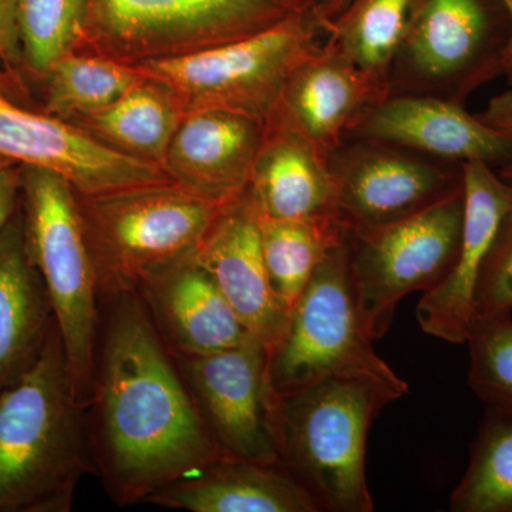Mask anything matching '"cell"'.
<instances>
[{"instance_id":"1","label":"cell","mask_w":512,"mask_h":512,"mask_svg":"<svg viewBox=\"0 0 512 512\" xmlns=\"http://www.w3.org/2000/svg\"><path fill=\"white\" fill-rule=\"evenodd\" d=\"M94 377V446L121 505L225 458L136 293H117Z\"/></svg>"},{"instance_id":"2","label":"cell","mask_w":512,"mask_h":512,"mask_svg":"<svg viewBox=\"0 0 512 512\" xmlns=\"http://www.w3.org/2000/svg\"><path fill=\"white\" fill-rule=\"evenodd\" d=\"M82 407L56 320L36 362L0 393V512H67L90 470Z\"/></svg>"},{"instance_id":"3","label":"cell","mask_w":512,"mask_h":512,"mask_svg":"<svg viewBox=\"0 0 512 512\" xmlns=\"http://www.w3.org/2000/svg\"><path fill=\"white\" fill-rule=\"evenodd\" d=\"M409 384L370 376H330L272 393L271 421L279 463L320 511L375 510L366 480V443L384 407Z\"/></svg>"},{"instance_id":"4","label":"cell","mask_w":512,"mask_h":512,"mask_svg":"<svg viewBox=\"0 0 512 512\" xmlns=\"http://www.w3.org/2000/svg\"><path fill=\"white\" fill-rule=\"evenodd\" d=\"M26 247L45 282L74 394L92 406L99 274L74 188L62 175L22 165Z\"/></svg>"},{"instance_id":"5","label":"cell","mask_w":512,"mask_h":512,"mask_svg":"<svg viewBox=\"0 0 512 512\" xmlns=\"http://www.w3.org/2000/svg\"><path fill=\"white\" fill-rule=\"evenodd\" d=\"M229 204L175 181L87 198L82 214L100 291L136 293L191 259Z\"/></svg>"},{"instance_id":"6","label":"cell","mask_w":512,"mask_h":512,"mask_svg":"<svg viewBox=\"0 0 512 512\" xmlns=\"http://www.w3.org/2000/svg\"><path fill=\"white\" fill-rule=\"evenodd\" d=\"M328 30L313 10L222 45L148 59L137 73L163 83L195 110H227L268 124L292 73L318 52Z\"/></svg>"},{"instance_id":"7","label":"cell","mask_w":512,"mask_h":512,"mask_svg":"<svg viewBox=\"0 0 512 512\" xmlns=\"http://www.w3.org/2000/svg\"><path fill=\"white\" fill-rule=\"evenodd\" d=\"M367 332L349 261V229L330 248L268 350L271 393L284 394L330 376H370L404 384L377 355Z\"/></svg>"},{"instance_id":"8","label":"cell","mask_w":512,"mask_h":512,"mask_svg":"<svg viewBox=\"0 0 512 512\" xmlns=\"http://www.w3.org/2000/svg\"><path fill=\"white\" fill-rule=\"evenodd\" d=\"M464 218V187L382 227L349 229V261L360 315L370 338L386 335L409 293L431 291L453 268Z\"/></svg>"},{"instance_id":"9","label":"cell","mask_w":512,"mask_h":512,"mask_svg":"<svg viewBox=\"0 0 512 512\" xmlns=\"http://www.w3.org/2000/svg\"><path fill=\"white\" fill-rule=\"evenodd\" d=\"M491 0H417L394 57L390 94H421L461 103L494 72L505 42Z\"/></svg>"},{"instance_id":"10","label":"cell","mask_w":512,"mask_h":512,"mask_svg":"<svg viewBox=\"0 0 512 512\" xmlns=\"http://www.w3.org/2000/svg\"><path fill=\"white\" fill-rule=\"evenodd\" d=\"M86 29L123 52L205 49L254 35L293 13L305 0H86Z\"/></svg>"},{"instance_id":"11","label":"cell","mask_w":512,"mask_h":512,"mask_svg":"<svg viewBox=\"0 0 512 512\" xmlns=\"http://www.w3.org/2000/svg\"><path fill=\"white\" fill-rule=\"evenodd\" d=\"M328 161L335 217L350 231L403 220L463 188L461 165L375 141H345Z\"/></svg>"},{"instance_id":"12","label":"cell","mask_w":512,"mask_h":512,"mask_svg":"<svg viewBox=\"0 0 512 512\" xmlns=\"http://www.w3.org/2000/svg\"><path fill=\"white\" fill-rule=\"evenodd\" d=\"M0 157L62 175L86 198L174 183L154 161L116 150L59 117L20 106L0 83Z\"/></svg>"},{"instance_id":"13","label":"cell","mask_w":512,"mask_h":512,"mask_svg":"<svg viewBox=\"0 0 512 512\" xmlns=\"http://www.w3.org/2000/svg\"><path fill=\"white\" fill-rule=\"evenodd\" d=\"M178 359L183 363L185 383L222 456L279 463L264 342L248 333L232 348Z\"/></svg>"},{"instance_id":"14","label":"cell","mask_w":512,"mask_h":512,"mask_svg":"<svg viewBox=\"0 0 512 512\" xmlns=\"http://www.w3.org/2000/svg\"><path fill=\"white\" fill-rule=\"evenodd\" d=\"M464 218L460 247L446 278L417 305L421 330L448 343H466L476 318V289L485 261L512 212V187L485 163L461 165Z\"/></svg>"},{"instance_id":"15","label":"cell","mask_w":512,"mask_h":512,"mask_svg":"<svg viewBox=\"0 0 512 512\" xmlns=\"http://www.w3.org/2000/svg\"><path fill=\"white\" fill-rule=\"evenodd\" d=\"M348 140L375 141L447 164L493 167L512 160L510 141L461 103L421 94H389L372 104Z\"/></svg>"},{"instance_id":"16","label":"cell","mask_w":512,"mask_h":512,"mask_svg":"<svg viewBox=\"0 0 512 512\" xmlns=\"http://www.w3.org/2000/svg\"><path fill=\"white\" fill-rule=\"evenodd\" d=\"M194 259L214 279L245 329L271 349L288 311L269 285L258 214L248 190L221 212Z\"/></svg>"},{"instance_id":"17","label":"cell","mask_w":512,"mask_h":512,"mask_svg":"<svg viewBox=\"0 0 512 512\" xmlns=\"http://www.w3.org/2000/svg\"><path fill=\"white\" fill-rule=\"evenodd\" d=\"M268 124L227 110H195L178 124L165 160L174 181L222 202L248 190Z\"/></svg>"},{"instance_id":"18","label":"cell","mask_w":512,"mask_h":512,"mask_svg":"<svg viewBox=\"0 0 512 512\" xmlns=\"http://www.w3.org/2000/svg\"><path fill=\"white\" fill-rule=\"evenodd\" d=\"M382 99L326 39L325 45L292 73L272 119L295 128L329 160L348 140L362 114Z\"/></svg>"},{"instance_id":"19","label":"cell","mask_w":512,"mask_h":512,"mask_svg":"<svg viewBox=\"0 0 512 512\" xmlns=\"http://www.w3.org/2000/svg\"><path fill=\"white\" fill-rule=\"evenodd\" d=\"M138 293L178 356L221 352L249 333L194 256L148 279Z\"/></svg>"},{"instance_id":"20","label":"cell","mask_w":512,"mask_h":512,"mask_svg":"<svg viewBox=\"0 0 512 512\" xmlns=\"http://www.w3.org/2000/svg\"><path fill=\"white\" fill-rule=\"evenodd\" d=\"M248 194L258 215L272 220L335 217L328 158L299 131L276 119L266 127Z\"/></svg>"},{"instance_id":"21","label":"cell","mask_w":512,"mask_h":512,"mask_svg":"<svg viewBox=\"0 0 512 512\" xmlns=\"http://www.w3.org/2000/svg\"><path fill=\"white\" fill-rule=\"evenodd\" d=\"M146 503L190 512H319L282 464L222 458Z\"/></svg>"},{"instance_id":"22","label":"cell","mask_w":512,"mask_h":512,"mask_svg":"<svg viewBox=\"0 0 512 512\" xmlns=\"http://www.w3.org/2000/svg\"><path fill=\"white\" fill-rule=\"evenodd\" d=\"M53 323L49 293L30 259L18 210L0 234V393L36 362Z\"/></svg>"},{"instance_id":"23","label":"cell","mask_w":512,"mask_h":512,"mask_svg":"<svg viewBox=\"0 0 512 512\" xmlns=\"http://www.w3.org/2000/svg\"><path fill=\"white\" fill-rule=\"evenodd\" d=\"M417 0H353L328 28V42L359 70L380 96H389L394 57Z\"/></svg>"},{"instance_id":"24","label":"cell","mask_w":512,"mask_h":512,"mask_svg":"<svg viewBox=\"0 0 512 512\" xmlns=\"http://www.w3.org/2000/svg\"><path fill=\"white\" fill-rule=\"evenodd\" d=\"M258 221L269 285L289 313L322 259L346 237L348 228L335 217L272 220L258 215Z\"/></svg>"},{"instance_id":"25","label":"cell","mask_w":512,"mask_h":512,"mask_svg":"<svg viewBox=\"0 0 512 512\" xmlns=\"http://www.w3.org/2000/svg\"><path fill=\"white\" fill-rule=\"evenodd\" d=\"M450 510L512 512V413L487 407Z\"/></svg>"},{"instance_id":"26","label":"cell","mask_w":512,"mask_h":512,"mask_svg":"<svg viewBox=\"0 0 512 512\" xmlns=\"http://www.w3.org/2000/svg\"><path fill=\"white\" fill-rule=\"evenodd\" d=\"M46 77V106L50 116L101 113L140 84L136 69L96 57L66 55Z\"/></svg>"},{"instance_id":"27","label":"cell","mask_w":512,"mask_h":512,"mask_svg":"<svg viewBox=\"0 0 512 512\" xmlns=\"http://www.w3.org/2000/svg\"><path fill=\"white\" fill-rule=\"evenodd\" d=\"M93 126L131 156L163 160L178 128L171 101L153 87L137 84L109 109L94 114Z\"/></svg>"},{"instance_id":"28","label":"cell","mask_w":512,"mask_h":512,"mask_svg":"<svg viewBox=\"0 0 512 512\" xmlns=\"http://www.w3.org/2000/svg\"><path fill=\"white\" fill-rule=\"evenodd\" d=\"M86 0H18L22 62L45 76L86 30Z\"/></svg>"},{"instance_id":"29","label":"cell","mask_w":512,"mask_h":512,"mask_svg":"<svg viewBox=\"0 0 512 512\" xmlns=\"http://www.w3.org/2000/svg\"><path fill=\"white\" fill-rule=\"evenodd\" d=\"M466 343L470 349L471 389L488 409L512 413L511 313L476 316Z\"/></svg>"},{"instance_id":"30","label":"cell","mask_w":512,"mask_h":512,"mask_svg":"<svg viewBox=\"0 0 512 512\" xmlns=\"http://www.w3.org/2000/svg\"><path fill=\"white\" fill-rule=\"evenodd\" d=\"M474 306L476 316L512 311V212L485 261L478 279Z\"/></svg>"},{"instance_id":"31","label":"cell","mask_w":512,"mask_h":512,"mask_svg":"<svg viewBox=\"0 0 512 512\" xmlns=\"http://www.w3.org/2000/svg\"><path fill=\"white\" fill-rule=\"evenodd\" d=\"M478 117L487 126L503 134L512 146V89L493 97L488 103L487 109ZM500 177L512 187V160L505 165Z\"/></svg>"},{"instance_id":"32","label":"cell","mask_w":512,"mask_h":512,"mask_svg":"<svg viewBox=\"0 0 512 512\" xmlns=\"http://www.w3.org/2000/svg\"><path fill=\"white\" fill-rule=\"evenodd\" d=\"M22 60L18 23V0H0V62Z\"/></svg>"},{"instance_id":"33","label":"cell","mask_w":512,"mask_h":512,"mask_svg":"<svg viewBox=\"0 0 512 512\" xmlns=\"http://www.w3.org/2000/svg\"><path fill=\"white\" fill-rule=\"evenodd\" d=\"M22 192V165L13 164L0 170V234L10 218L18 211L19 194Z\"/></svg>"},{"instance_id":"34","label":"cell","mask_w":512,"mask_h":512,"mask_svg":"<svg viewBox=\"0 0 512 512\" xmlns=\"http://www.w3.org/2000/svg\"><path fill=\"white\" fill-rule=\"evenodd\" d=\"M352 2L353 0H323L320 5L313 9V13H315L316 19L328 30L332 20L338 18L340 13L348 8Z\"/></svg>"},{"instance_id":"35","label":"cell","mask_w":512,"mask_h":512,"mask_svg":"<svg viewBox=\"0 0 512 512\" xmlns=\"http://www.w3.org/2000/svg\"><path fill=\"white\" fill-rule=\"evenodd\" d=\"M500 3L510 20V32H508L507 42H505L503 53H501L500 69L512 86V0H500Z\"/></svg>"},{"instance_id":"36","label":"cell","mask_w":512,"mask_h":512,"mask_svg":"<svg viewBox=\"0 0 512 512\" xmlns=\"http://www.w3.org/2000/svg\"><path fill=\"white\" fill-rule=\"evenodd\" d=\"M12 161L6 160V158L0 157V170L5 167H9V165H13ZM20 165V164H19Z\"/></svg>"},{"instance_id":"37","label":"cell","mask_w":512,"mask_h":512,"mask_svg":"<svg viewBox=\"0 0 512 512\" xmlns=\"http://www.w3.org/2000/svg\"><path fill=\"white\" fill-rule=\"evenodd\" d=\"M306 3H308L309 6H311L312 10L316 8V6L320 5V3L323 2V0H305Z\"/></svg>"}]
</instances>
